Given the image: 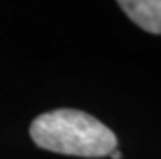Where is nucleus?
Instances as JSON below:
<instances>
[{
    "label": "nucleus",
    "instance_id": "nucleus-1",
    "mask_svg": "<svg viewBox=\"0 0 161 159\" xmlns=\"http://www.w3.org/2000/svg\"><path fill=\"white\" fill-rule=\"evenodd\" d=\"M41 149L80 157H104L117 149V138L98 119L75 109H55L41 114L30 127Z\"/></svg>",
    "mask_w": 161,
    "mask_h": 159
},
{
    "label": "nucleus",
    "instance_id": "nucleus-2",
    "mask_svg": "<svg viewBox=\"0 0 161 159\" xmlns=\"http://www.w3.org/2000/svg\"><path fill=\"white\" fill-rule=\"evenodd\" d=\"M119 7L142 29L161 34V0H122Z\"/></svg>",
    "mask_w": 161,
    "mask_h": 159
},
{
    "label": "nucleus",
    "instance_id": "nucleus-3",
    "mask_svg": "<svg viewBox=\"0 0 161 159\" xmlns=\"http://www.w3.org/2000/svg\"><path fill=\"white\" fill-rule=\"evenodd\" d=\"M112 159H120L122 157V154H120V151H117V149H114V151H112L111 154H109Z\"/></svg>",
    "mask_w": 161,
    "mask_h": 159
}]
</instances>
